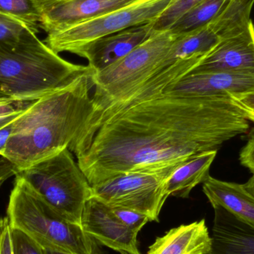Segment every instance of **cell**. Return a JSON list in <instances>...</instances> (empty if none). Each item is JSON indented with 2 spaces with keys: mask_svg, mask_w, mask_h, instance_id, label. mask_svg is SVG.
Instances as JSON below:
<instances>
[{
  "mask_svg": "<svg viewBox=\"0 0 254 254\" xmlns=\"http://www.w3.org/2000/svg\"><path fill=\"white\" fill-rule=\"evenodd\" d=\"M250 124L231 98L162 94L107 120L77 162L92 186L127 173L170 176L203 152L246 134Z\"/></svg>",
  "mask_w": 254,
  "mask_h": 254,
  "instance_id": "cell-1",
  "label": "cell"
},
{
  "mask_svg": "<svg viewBox=\"0 0 254 254\" xmlns=\"http://www.w3.org/2000/svg\"><path fill=\"white\" fill-rule=\"evenodd\" d=\"M92 72L30 103L13 120L11 134L0 156L9 173L16 176L71 146L92 113Z\"/></svg>",
  "mask_w": 254,
  "mask_h": 254,
  "instance_id": "cell-2",
  "label": "cell"
},
{
  "mask_svg": "<svg viewBox=\"0 0 254 254\" xmlns=\"http://www.w3.org/2000/svg\"><path fill=\"white\" fill-rule=\"evenodd\" d=\"M92 71L65 61L40 39L16 46H0V95L31 102L71 84Z\"/></svg>",
  "mask_w": 254,
  "mask_h": 254,
  "instance_id": "cell-3",
  "label": "cell"
},
{
  "mask_svg": "<svg viewBox=\"0 0 254 254\" xmlns=\"http://www.w3.org/2000/svg\"><path fill=\"white\" fill-rule=\"evenodd\" d=\"M7 218L10 228L20 230L43 249L74 254H92L95 240L81 225L65 219L16 176L9 197Z\"/></svg>",
  "mask_w": 254,
  "mask_h": 254,
  "instance_id": "cell-4",
  "label": "cell"
},
{
  "mask_svg": "<svg viewBox=\"0 0 254 254\" xmlns=\"http://www.w3.org/2000/svg\"><path fill=\"white\" fill-rule=\"evenodd\" d=\"M179 37L169 30L155 33L120 61L91 74V83L95 86L92 113L74 142L109 108L164 67L166 58Z\"/></svg>",
  "mask_w": 254,
  "mask_h": 254,
  "instance_id": "cell-5",
  "label": "cell"
},
{
  "mask_svg": "<svg viewBox=\"0 0 254 254\" xmlns=\"http://www.w3.org/2000/svg\"><path fill=\"white\" fill-rule=\"evenodd\" d=\"M40 197L63 216L81 225L92 185L68 148L18 173Z\"/></svg>",
  "mask_w": 254,
  "mask_h": 254,
  "instance_id": "cell-6",
  "label": "cell"
},
{
  "mask_svg": "<svg viewBox=\"0 0 254 254\" xmlns=\"http://www.w3.org/2000/svg\"><path fill=\"white\" fill-rule=\"evenodd\" d=\"M173 0H140L124 8L47 34L44 43L54 52H69L87 43L131 27L153 22Z\"/></svg>",
  "mask_w": 254,
  "mask_h": 254,
  "instance_id": "cell-7",
  "label": "cell"
},
{
  "mask_svg": "<svg viewBox=\"0 0 254 254\" xmlns=\"http://www.w3.org/2000/svg\"><path fill=\"white\" fill-rule=\"evenodd\" d=\"M170 176L155 173H127L92 188V197L110 207L135 210L158 222L168 198L166 184Z\"/></svg>",
  "mask_w": 254,
  "mask_h": 254,
  "instance_id": "cell-8",
  "label": "cell"
},
{
  "mask_svg": "<svg viewBox=\"0 0 254 254\" xmlns=\"http://www.w3.org/2000/svg\"><path fill=\"white\" fill-rule=\"evenodd\" d=\"M207 55H196L179 60L174 64L161 67L143 83L137 85L119 102L109 108L93 125L82 134L68 149L75 155L83 152L97 130L115 115L125 111L134 106L149 101L164 94L170 85L177 83L198 66Z\"/></svg>",
  "mask_w": 254,
  "mask_h": 254,
  "instance_id": "cell-9",
  "label": "cell"
},
{
  "mask_svg": "<svg viewBox=\"0 0 254 254\" xmlns=\"http://www.w3.org/2000/svg\"><path fill=\"white\" fill-rule=\"evenodd\" d=\"M81 226L95 242L122 254H142L137 246V233L125 226L111 207L92 197L82 215Z\"/></svg>",
  "mask_w": 254,
  "mask_h": 254,
  "instance_id": "cell-10",
  "label": "cell"
},
{
  "mask_svg": "<svg viewBox=\"0 0 254 254\" xmlns=\"http://www.w3.org/2000/svg\"><path fill=\"white\" fill-rule=\"evenodd\" d=\"M254 91L252 73L217 72L189 74L164 90L166 95L200 98H231Z\"/></svg>",
  "mask_w": 254,
  "mask_h": 254,
  "instance_id": "cell-11",
  "label": "cell"
},
{
  "mask_svg": "<svg viewBox=\"0 0 254 254\" xmlns=\"http://www.w3.org/2000/svg\"><path fill=\"white\" fill-rule=\"evenodd\" d=\"M140 0H55L40 7V28L47 34L95 19Z\"/></svg>",
  "mask_w": 254,
  "mask_h": 254,
  "instance_id": "cell-12",
  "label": "cell"
},
{
  "mask_svg": "<svg viewBox=\"0 0 254 254\" xmlns=\"http://www.w3.org/2000/svg\"><path fill=\"white\" fill-rule=\"evenodd\" d=\"M155 34L152 22H149L94 40L74 54L86 58L89 68L98 72L126 57Z\"/></svg>",
  "mask_w": 254,
  "mask_h": 254,
  "instance_id": "cell-13",
  "label": "cell"
},
{
  "mask_svg": "<svg viewBox=\"0 0 254 254\" xmlns=\"http://www.w3.org/2000/svg\"><path fill=\"white\" fill-rule=\"evenodd\" d=\"M254 74V25L241 34L222 40L190 74L217 72Z\"/></svg>",
  "mask_w": 254,
  "mask_h": 254,
  "instance_id": "cell-14",
  "label": "cell"
},
{
  "mask_svg": "<svg viewBox=\"0 0 254 254\" xmlns=\"http://www.w3.org/2000/svg\"><path fill=\"white\" fill-rule=\"evenodd\" d=\"M211 249L207 254H254V226L224 207H213Z\"/></svg>",
  "mask_w": 254,
  "mask_h": 254,
  "instance_id": "cell-15",
  "label": "cell"
},
{
  "mask_svg": "<svg viewBox=\"0 0 254 254\" xmlns=\"http://www.w3.org/2000/svg\"><path fill=\"white\" fill-rule=\"evenodd\" d=\"M211 249V237L205 220L173 228L158 237L146 254H207Z\"/></svg>",
  "mask_w": 254,
  "mask_h": 254,
  "instance_id": "cell-16",
  "label": "cell"
},
{
  "mask_svg": "<svg viewBox=\"0 0 254 254\" xmlns=\"http://www.w3.org/2000/svg\"><path fill=\"white\" fill-rule=\"evenodd\" d=\"M203 192L212 207L220 206L254 226V196L244 185L225 182L209 176Z\"/></svg>",
  "mask_w": 254,
  "mask_h": 254,
  "instance_id": "cell-17",
  "label": "cell"
},
{
  "mask_svg": "<svg viewBox=\"0 0 254 254\" xmlns=\"http://www.w3.org/2000/svg\"><path fill=\"white\" fill-rule=\"evenodd\" d=\"M217 152H203L177 167L167 180L166 190L168 196L189 198L192 189L210 176V168Z\"/></svg>",
  "mask_w": 254,
  "mask_h": 254,
  "instance_id": "cell-18",
  "label": "cell"
},
{
  "mask_svg": "<svg viewBox=\"0 0 254 254\" xmlns=\"http://www.w3.org/2000/svg\"><path fill=\"white\" fill-rule=\"evenodd\" d=\"M254 0H229L208 26L220 41L235 37L252 23Z\"/></svg>",
  "mask_w": 254,
  "mask_h": 254,
  "instance_id": "cell-19",
  "label": "cell"
},
{
  "mask_svg": "<svg viewBox=\"0 0 254 254\" xmlns=\"http://www.w3.org/2000/svg\"><path fill=\"white\" fill-rule=\"evenodd\" d=\"M220 42L208 25L190 34L179 36L173 43L163 66L190 57L209 55Z\"/></svg>",
  "mask_w": 254,
  "mask_h": 254,
  "instance_id": "cell-20",
  "label": "cell"
},
{
  "mask_svg": "<svg viewBox=\"0 0 254 254\" xmlns=\"http://www.w3.org/2000/svg\"><path fill=\"white\" fill-rule=\"evenodd\" d=\"M229 0H203L178 19L169 31L183 36L201 29L210 23Z\"/></svg>",
  "mask_w": 254,
  "mask_h": 254,
  "instance_id": "cell-21",
  "label": "cell"
},
{
  "mask_svg": "<svg viewBox=\"0 0 254 254\" xmlns=\"http://www.w3.org/2000/svg\"><path fill=\"white\" fill-rule=\"evenodd\" d=\"M39 31L25 22L0 13V46H16L37 40Z\"/></svg>",
  "mask_w": 254,
  "mask_h": 254,
  "instance_id": "cell-22",
  "label": "cell"
},
{
  "mask_svg": "<svg viewBox=\"0 0 254 254\" xmlns=\"http://www.w3.org/2000/svg\"><path fill=\"white\" fill-rule=\"evenodd\" d=\"M0 13L19 19L39 31L40 10L34 0H0Z\"/></svg>",
  "mask_w": 254,
  "mask_h": 254,
  "instance_id": "cell-23",
  "label": "cell"
},
{
  "mask_svg": "<svg viewBox=\"0 0 254 254\" xmlns=\"http://www.w3.org/2000/svg\"><path fill=\"white\" fill-rule=\"evenodd\" d=\"M203 0H173L166 10L152 22L155 33L168 31L170 27Z\"/></svg>",
  "mask_w": 254,
  "mask_h": 254,
  "instance_id": "cell-24",
  "label": "cell"
},
{
  "mask_svg": "<svg viewBox=\"0 0 254 254\" xmlns=\"http://www.w3.org/2000/svg\"><path fill=\"white\" fill-rule=\"evenodd\" d=\"M11 239L13 254H46L38 243L20 230L11 228Z\"/></svg>",
  "mask_w": 254,
  "mask_h": 254,
  "instance_id": "cell-25",
  "label": "cell"
},
{
  "mask_svg": "<svg viewBox=\"0 0 254 254\" xmlns=\"http://www.w3.org/2000/svg\"><path fill=\"white\" fill-rule=\"evenodd\" d=\"M111 209L125 226L137 234L148 222H150L147 216L135 210L122 207H111Z\"/></svg>",
  "mask_w": 254,
  "mask_h": 254,
  "instance_id": "cell-26",
  "label": "cell"
},
{
  "mask_svg": "<svg viewBox=\"0 0 254 254\" xmlns=\"http://www.w3.org/2000/svg\"><path fill=\"white\" fill-rule=\"evenodd\" d=\"M30 103L11 101L0 104V127L14 120Z\"/></svg>",
  "mask_w": 254,
  "mask_h": 254,
  "instance_id": "cell-27",
  "label": "cell"
},
{
  "mask_svg": "<svg viewBox=\"0 0 254 254\" xmlns=\"http://www.w3.org/2000/svg\"><path fill=\"white\" fill-rule=\"evenodd\" d=\"M231 99L243 112L249 121L254 123V91L232 95Z\"/></svg>",
  "mask_w": 254,
  "mask_h": 254,
  "instance_id": "cell-28",
  "label": "cell"
},
{
  "mask_svg": "<svg viewBox=\"0 0 254 254\" xmlns=\"http://www.w3.org/2000/svg\"><path fill=\"white\" fill-rule=\"evenodd\" d=\"M240 161L254 175V128L251 130L247 142L240 151Z\"/></svg>",
  "mask_w": 254,
  "mask_h": 254,
  "instance_id": "cell-29",
  "label": "cell"
},
{
  "mask_svg": "<svg viewBox=\"0 0 254 254\" xmlns=\"http://www.w3.org/2000/svg\"><path fill=\"white\" fill-rule=\"evenodd\" d=\"M0 254H13L11 228L7 217L0 219Z\"/></svg>",
  "mask_w": 254,
  "mask_h": 254,
  "instance_id": "cell-30",
  "label": "cell"
},
{
  "mask_svg": "<svg viewBox=\"0 0 254 254\" xmlns=\"http://www.w3.org/2000/svg\"><path fill=\"white\" fill-rule=\"evenodd\" d=\"M13 122L12 121L10 123L0 127V156L4 153L9 137L11 134Z\"/></svg>",
  "mask_w": 254,
  "mask_h": 254,
  "instance_id": "cell-31",
  "label": "cell"
},
{
  "mask_svg": "<svg viewBox=\"0 0 254 254\" xmlns=\"http://www.w3.org/2000/svg\"><path fill=\"white\" fill-rule=\"evenodd\" d=\"M244 186L248 190V191L254 196V175L249 179V181L246 184H244Z\"/></svg>",
  "mask_w": 254,
  "mask_h": 254,
  "instance_id": "cell-32",
  "label": "cell"
},
{
  "mask_svg": "<svg viewBox=\"0 0 254 254\" xmlns=\"http://www.w3.org/2000/svg\"><path fill=\"white\" fill-rule=\"evenodd\" d=\"M44 250L45 254H74L68 253V252H62V251L53 250V249H44ZM92 254H99V253H98V250H96Z\"/></svg>",
  "mask_w": 254,
  "mask_h": 254,
  "instance_id": "cell-33",
  "label": "cell"
},
{
  "mask_svg": "<svg viewBox=\"0 0 254 254\" xmlns=\"http://www.w3.org/2000/svg\"><path fill=\"white\" fill-rule=\"evenodd\" d=\"M11 101H13V100L8 99V98H4V97H2V96H1V95H0V104H4V103H7V102H11ZM19 102H20V101H19Z\"/></svg>",
  "mask_w": 254,
  "mask_h": 254,
  "instance_id": "cell-34",
  "label": "cell"
},
{
  "mask_svg": "<svg viewBox=\"0 0 254 254\" xmlns=\"http://www.w3.org/2000/svg\"><path fill=\"white\" fill-rule=\"evenodd\" d=\"M34 1H36V3H37L39 7H40L42 4H46V3L49 2V1H52V0H34Z\"/></svg>",
  "mask_w": 254,
  "mask_h": 254,
  "instance_id": "cell-35",
  "label": "cell"
},
{
  "mask_svg": "<svg viewBox=\"0 0 254 254\" xmlns=\"http://www.w3.org/2000/svg\"><path fill=\"white\" fill-rule=\"evenodd\" d=\"M55 1V0H52V1H49V2H51V1ZM49 2H47V3H49Z\"/></svg>",
  "mask_w": 254,
  "mask_h": 254,
  "instance_id": "cell-36",
  "label": "cell"
}]
</instances>
